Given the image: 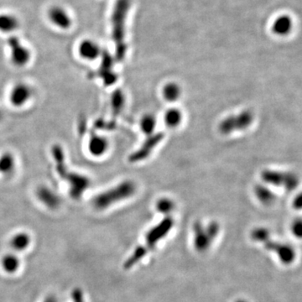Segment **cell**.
Segmentation results:
<instances>
[{
  "instance_id": "18",
  "label": "cell",
  "mask_w": 302,
  "mask_h": 302,
  "mask_svg": "<svg viewBox=\"0 0 302 302\" xmlns=\"http://www.w3.org/2000/svg\"><path fill=\"white\" fill-rule=\"evenodd\" d=\"M254 193L259 202L264 205H271L272 203H275V194L266 186L258 185L254 189Z\"/></svg>"
},
{
  "instance_id": "20",
  "label": "cell",
  "mask_w": 302,
  "mask_h": 302,
  "mask_svg": "<svg viewBox=\"0 0 302 302\" xmlns=\"http://www.w3.org/2000/svg\"><path fill=\"white\" fill-rule=\"evenodd\" d=\"M15 168V159L10 153H4L0 155V174L8 175L13 172Z\"/></svg>"
},
{
  "instance_id": "3",
  "label": "cell",
  "mask_w": 302,
  "mask_h": 302,
  "mask_svg": "<svg viewBox=\"0 0 302 302\" xmlns=\"http://www.w3.org/2000/svg\"><path fill=\"white\" fill-rule=\"evenodd\" d=\"M254 119V113L250 110H243L223 119L219 124V130L223 135H230L233 132L243 131L250 127Z\"/></svg>"
},
{
  "instance_id": "15",
  "label": "cell",
  "mask_w": 302,
  "mask_h": 302,
  "mask_svg": "<svg viewBox=\"0 0 302 302\" xmlns=\"http://www.w3.org/2000/svg\"><path fill=\"white\" fill-rule=\"evenodd\" d=\"M162 96L166 102H176L181 97V87L175 82H168L162 89Z\"/></svg>"
},
{
  "instance_id": "33",
  "label": "cell",
  "mask_w": 302,
  "mask_h": 302,
  "mask_svg": "<svg viewBox=\"0 0 302 302\" xmlns=\"http://www.w3.org/2000/svg\"><path fill=\"white\" fill-rule=\"evenodd\" d=\"M246 302V301H244V300H237V302Z\"/></svg>"
},
{
  "instance_id": "2",
  "label": "cell",
  "mask_w": 302,
  "mask_h": 302,
  "mask_svg": "<svg viewBox=\"0 0 302 302\" xmlns=\"http://www.w3.org/2000/svg\"><path fill=\"white\" fill-rule=\"evenodd\" d=\"M130 0H119L113 14V40L116 42L117 53L123 57L126 51L124 44V31L128 12L130 9Z\"/></svg>"
},
{
  "instance_id": "22",
  "label": "cell",
  "mask_w": 302,
  "mask_h": 302,
  "mask_svg": "<svg viewBox=\"0 0 302 302\" xmlns=\"http://www.w3.org/2000/svg\"><path fill=\"white\" fill-rule=\"evenodd\" d=\"M19 26V21L15 17L10 14L0 15V30L3 32H11L16 30Z\"/></svg>"
},
{
  "instance_id": "30",
  "label": "cell",
  "mask_w": 302,
  "mask_h": 302,
  "mask_svg": "<svg viewBox=\"0 0 302 302\" xmlns=\"http://www.w3.org/2000/svg\"><path fill=\"white\" fill-rule=\"evenodd\" d=\"M292 206L296 210H302V192L295 197Z\"/></svg>"
},
{
  "instance_id": "17",
  "label": "cell",
  "mask_w": 302,
  "mask_h": 302,
  "mask_svg": "<svg viewBox=\"0 0 302 302\" xmlns=\"http://www.w3.org/2000/svg\"><path fill=\"white\" fill-rule=\"evenodd\" d=\"M156 124V118L151 113H146L140 120V128L145 135L151 136L154 134Z\"/></svg>"
},
{
  "instance_id": "6",
  "label": "cell",
  "mask_w": 302,
  "mask_h": 302,
  "mask_svg": "<svg viewBox=\"0 0 302 302\" xmlns=\"http://www.w3.org/2000/svg\"><path fill=\"white\" fill-rule=\"evenodd\" d=\"M174 226V220L170 217H166L156 226L149 230L146 235L147 247L152 249L159 240L163 239L170 232Z\"/></svg>"
},
{
  "instance_id": "4",
  "label": "cell",
  "mask_w": 302,
  "mask_h": 302,
  "mask_svg": "<svg viewBox=\"0 0 302 302\" xmlns=\"http://www.w3.org/2000/svg\"><path fill=\"white\" fill-rule=\"evenodd\" d=\"M261 178L266 183L270 184L272 186H281L289 192H292L299 185L298 176L292 172L264 170L261 173Z\"/></svg>"
},
{
  "instance_id": "8",
  "label": "cell",
  "mask_w": 302,
  "mask_h": 302,
  "mask_svg": "<svg viewBox=\"0 0 302 302\" xmlns=\"http://www.w3.org/2000/svg\"><path fill=\"white\" fill-rule=\"evenodd\" d=\"M264 248L277 254L281 263L284 264H292L297 257L293 247L286 243L268 240L264 243Z\"/></svg>"
},
{
  "instance_id": "10",
  "label": "cell",
  "mask_w": 302,
  "mask_h": 302,
  "mask_svg": "<svg viewBox=\"0 0 302 302\" xmlns=\"http://www.w3.org/2000/svg\"><path fill=\"white\" fill-rule=\"evenodd\" d=\"M48 17L53 25L61 30H68L73 24V20L68 11L60 6H53L50 8Z\"/></svg>"
},
{
  "instance_id": "27",
  "label": "cell",
  "mask_w": 302,
  "mask_h": 302,
  "mask_svg": "<svg viewBox=\"0 0 302 302\" xmlns=\"http://www.w3.org/2000/svg\"><path fill=\"white\" fill-rule=\"evenodd\" d=\"M270 231L265 227H257L251 232V237L259 243H265L270 240Z\"/></svg>"
},
{
  "instance_id": "19",
  "label": "cell",
  "mask_w": 302,
  "mask_h": 302,
  "mask_svg": "<svg viewBox=\"0 0 302 302\" xmlns=\"http://www.w3.org/2000/svg\"><path fill=\"white\" fill-rule=\"evenodd\" d=\"M30 243V235L26 232H19L12 237L10 240L11 248L14 250L24 251L29 247Z\"/></svg>"
},
{
  "instance_id": "23",
  "label": "cell",
  "mask_w": 302,
  "mask_h": 302,
  "mask_svg": "<svg viewBox=\"0 0 302 302\" xmlns=\"http://www.w3.org/2000/svg\"><path fill=\"white\" fill-rule=\"evenodd\" d=\"M1 264L5 272L8 274H14L19 269L20 263H19L18 257L15 256L14 254H6L5 256H3Z\"/></svg>"
},
{
  "instance_id": "11",
  "label": "cell",
  "mask_w": 302,
  "mask_h": 302,
  "mask_svg": "<svg viewBox=\"0 0 302 302\" xmlns=\"http://www.w3.org/2000/svg\"><path fill=\"white\" fill-rule=\"evenodd\" d=\"M193 232H194V247L198 252H205L210 248L213 239L211 237L206 226L200 222H196L193 225Z\"/></svg>"
},
{
  "instance_id": "31",
  "label": "cell",
  "mask_w": 302,
  "mask_h": 302,
  "mask_svg": "<svg viewBox=\"0 0 302 302\" xmlns=\"http://www.w3.org/2000/svg\"><path fill=\"white\" fill-rule=\"evenodd\" d=\"M44 302H58V299H57V297H55L53 295H51V296H48V297H46Z\"/></svg>"
},
{
  "instance_id": "25",
  "label": "cell",
  "mask_w": 302,
  "mask_h": 302,
  "mask_svg": "<svg viewBox=\"0 0 302 302\" xmlns=\"http://www.w3.org/2000/svg\"><path fill=\"white\" fill-rule=\"evenodd\" d=\"M111 104H112V108L113 112L116 113H119L124 109V105H125V97H124V92L118 90L116 92H114L111 98Z\"/></svg>"
},
{
  "instance_id": "32",
  "label": "cell",
  "mask_w": 302,
  "mask_h": 302,
  "mask_svg": "<svg viewBox=\"0 0 302 302\" xmlns=\"http://www.w3.org/2000/svg\"><path fill=\"white\" fill-rule=\"evenodd\" d=\"M2 118H3V112H2L1 108H0V120L2 119Z\"/></svg>"
},
{
  "instance_id": "24",
  "label": "cell",
  "mask_w": 302,
  "mask_h": 302,
  "mask_svg": "<svg viewBox=\"0 0 302 302\" xmlns=\"http://www.w3.org/2000/svg\"><path fill=\"white\" fill-rule=\"evenodd\" d=\"M47 195H44L41 192H38V197L41 203H43L46 207H48L51 209H55L58 208L60 205V200L57 195L53 194V192L49 190L48 187L46 189Z\"/></svg>"
},
{
  "instance_id": "16",
  "label": "cell",
  "mask_w": 302,
  "mask_h": 302,
  "mask_svg": "<svg viewBox=\"0 0 302 302\" xmlns=\"http://www.w3.org/2000/svg\"><path fill=\"white\" fill-rule=\"evenodd\" d=\"M292 28V20L291 18L286 15L279 17L275 19L272 25L274 32L278 35H286L288 34Z\"/></svg>"
},
{
  "instance_id": "7",
  "label": "cell",
  "mask_w": 302,
  "mask_h": 302,
  "mask_svg": "<svg viewBox=\"0 0 302 302\" xmlns=\"http://www.w3.org/2000/svg\"><path fill=\"white\" fill-rule=\"evenodd\" d=\"M10 48L11 62L16 67H24L30 62V50L23 46L16 38H11L8 42Z\"/></svg>"
},
{
  "instance_id": "13",
  "label": "cell",
  "mask_w": 302,
  "mask_h": 302,
  "mask_svg": "<svg viewBox=\"0 0 302 302\" xmlns=\"http://www.w3.org/2000/svg\"><path fill=\"white\" fill-rule=\"evenodd\" d=\"M78 54L82 59L93 61L101 55V48L95 41L92 40H84L79 44Z\"/></svg>"
},
{
  "instance_id": "1",
  "label": "cell",
  "mask_w": 302,
  "mask_h": 302,
  "mask_svg": "<svg viewBox=\"0 0 302 302\" xmlns=\"http://www.w3.org/2000/svg\"><path fill=\"white\" fill-rule=\"evenodd\" d=\"M137 190L133 181H124L113 188L99 194L93 200V205L98 210H103L115 203L129 199L135 194Z\"/></svg>"
},
{
  "instance_id": "5",
  "label": "cell",
  "mask_w": 302,
  "mask_h": 302,
  "mask_svg": "<svg viewBox=\"0 0 302 302\" xmlns=\"http://www.w3.org/2000/svg\"><path fill=\"white\" fill-rule=\"evenodd\" d=\"M32 97V87L25 82H18L8 92V102L14 108H21L30 102Z\"/></svg>"
},
{
  "instance_id": "26",
  "label": "cell",
  "mask_w": 302,
  "mask_h": 302,
  "mask_svg": "<svg viewBox=\"0 0 302 302\" xmlns=\"http://www.w3.org/2000/svg\"><path fill=\"white\" fill-rule=\"evenodd\" d=\"M155 207L159 213L164 215H169L175 209V203L170 198L163 197L157 202Z\"/></svg>"
},
{
  "instance_id": "14",
  "label": "cell",
  "mask_w": 302,
  "mask_h": 302,
  "mask_svg": "<svg viewBox=\"0 0 302 302\" xmlns=\"http://www.w3.org/2000/svg\"><path fill=\"white\" fill-rule=\"evenodd\" d=\"M183 119V114L178 108H171L168 109L164 115L165 124L170 129H175L181 125Z\"/></svg>"
},
{
  "instance_id": "12",
  "label": "cell",
  "mask_w": 302,
  "mask_h": 302,
  "mask_svg": "<svg viewBox=\"0 0 302 302\" xmlns=\"http://www.w3.org/2000/svg\"><path fill=\"white\" fill-rule=\"evenodd\" d=\"M109 149L108 141L104 136L93 135L87 143V151L92 156L102 157L108 152Z\"/></svg>"
},
{
  "instance_id": "21",
  "label": "cell",
  "mask_w": 302,
  "mask_h": 302,
  "mask_svg": "<svg viewBox=\"0 0 302 302\" xmlns=\"http://www.w3.org/2000/svg\"><path fill=\"white\" fill-rule=\"evenodd\" d=\"M150 249L151 248L147 246H138L137 248H135V251L133 252L131 256L124 263V269L129 270L130 268H132L134 265L137 264L138 262L146 256Z\"/></svg>"
},
{
  "instance_id": "9",
  "label": "cell",
  "mask_w": 302,
  "mask_h": 302,
  "mask_svg": "<svg viewBox=\"0 0 302 302\" xmlns=\"http://www.w3.org/2000/svg\"><path fill=\"white\" fill-rule=\"evenodd\" d=\"M163 136H164L163 134H154L151 136H148V139L142 145L141 149L138 150L137 151H135L134 154L130 155V161H140V160H143V159H146L147 157L150 156L151 152L154 151L155 147L162 141Z\"/></svg>"
},
{
  "instance_id": "29",
  "label": "cell",
  "mask_w": 302,
  "mask_h": 302,
  "mask_svg": "<svg viewBox=\"0 0 302 302\" xmlns=\"http://www.w3.org/2000/svg\"><path fill=\"white\" fill-rule=\"evenodd\" d=\"M72 299L73 302H85L83 292L80 288L73 289L72 292Z\"/></svg>"
},
{
  "instance_id": "28",
  "label": "cell",
  "mask_w": 302,
  "mask_h": 302,
  "mask_svg": "<svg viewBox=\"0 0 302 302\" xmlns=\"http://www.w3.org/2000/svg\"><path fill=\"white\" fill-rule=\"evenodd\" d=\"M292 232L295 237L302 238V219H296L292 223Z\"/></svg>"
}]
</instances>
